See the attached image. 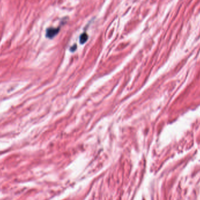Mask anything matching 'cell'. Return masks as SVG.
Listing matches in <instances>:
<instances>
[{"label": "cell", "instance_id": "1", "mask_svg": "<svg viewBox=\"0 0 200 200\" xmlns=\"http://www.w3.org/2000/svg\"><path fill=\"white\" fill-rule=\"evenodd\" d=\"M60 31V28H48L46 30V36L47 38L52 39L53 37H55L56 35L58 34V32Z\"/></svg>", "mask_w": 200, "mask_h": 200}, {"label": "cell", "instance_id": "3", "mask_svg": "<svg viewBox=\"0 0 200 200\" xmlns=\"http://www.w3.org/2000/svg\"><path fill=\"white\" fill-rule=\"evenodd\" d=\"M76 48H77V46L76 45H74L73 46H72L71 48H70V50H72V51H75V50H76Z\"/></svg>", "mask_w": 200, "mask_h": 200}, {"label": "cell", "instance_id": "2", "mask_svg": "<svg viewBox=\"0 0 200 200\" xmlns=\"http://www.w3.org/2000/svg\"><path fill=\"white\" fill-rule=\"evenodd\" d=\"M88 38H89V36L85 32L82 34L80 36V44H84L85 42H86V41L88 40Z\"/></svg>", "mask_w": 200, "mask_h": 200}]
</instances>
